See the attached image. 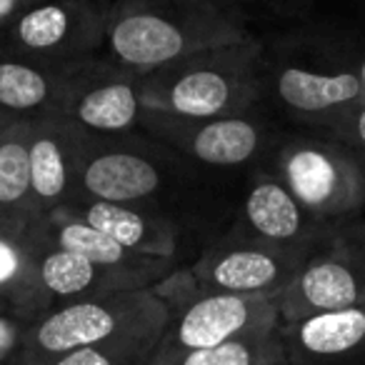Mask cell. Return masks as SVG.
Masks as SVG:
<instances>
[{
    "label": "cell",
    "mask_w": 365,
    "mask_h": 365,
    "mask_svg": "<svg viewBox=\"0 0 365 365\" xmlns=\"http://www.w3.org/2000/svg\"><path fill=\"white\" fill-rule=\"evenodd\" d=\"M263 96L303 130H328L365 106V36L303 21L263 38Z\"/></svg>",
    "instance_id": "1"
},
{
    "label": "cell",
    "mask_w": 365,
    "mask_h": 365,
    "mask_svg": "<svg viewBox=\"0 0 365 365\" xmlns=\"http://www.w3.org/2000/svg\"><path fill=\"white\" fill-rule=\"evenodd\" d=\"M253 36L210 0H115L101 56L145 76L193 53Z\"/></svg>",
    "instance_id": "2"
},
{
    "label": "cell",
    "mask_w": 365,
    "mask_h": 365,
    "mask_svg": "<svg viewBox=\"0 0 365 365\" xmlns=\"http://www.w3.org/2000/svg\"><path fill=\"white\" fill-rule=\"evenodd\" d=\"M148 110L178 118H228L265 106L263 38L208 48L140 78Z\"/></svg>",
    "instance_id": "3"
},
{
    "label": "cell",
    "mask_w": 365,
    "mask_h": 365,
    "mask_svg": "<svg viewBox=\"0 0 365 365\" xmlns=\"http://www.w3.org/2000/svg\"><path fill=\"white\" fill-rule=\"evenodd\" d=\"M205 170L145 133L91 135L83 143L78 193L83 198L173 213L188 190H198Z\"/></svg>",
    "instance_id": "4"
},
{
    "label": "cell",
    "mask_w": 365,
    "mask_h": 365,
    "mask_svg": "<svg viewBox=\"0 0 365 365\" xmlns=\"http://www.w3.org/2000/svg\"><path fill=\"white\" fill-rule=\"evenodd\" d=\"M150 290L168 305L170 318L148 365H168L193 350L275 333L280 328L275 298L205 293L190 265H175Z\"/></svg>",
    "instance_id": "5"
},
{
    "label": "cell",
    "mask_w": 365,
    "mask_h": 365,
    "mask_svg": "<svg viewBox=\"0 0 365 365\" xmlns=\"http://www.w3.org/2000/svg\"><path fill=\"white\" fill-rule=\"evenodd\" d=\"M168 305L153 290L96 295L61 303L33 320L11 365H43L63 353L128 338H160Z\"/></svg>",
    "instance_id": "6"
},
{
    "label": "cell",
    "mask_w": 365,
    "mask_h": 365,
    "mask_svg": "<svg viewBox=\"0 0 365 365\" xmlns=\"http://www.w3.org/2000/svg\"><path fill=\"white\" fill-rule=\"evenodd\" d=\"M265 165L320 220L365 218V153L323 130H283Z\"/></svg>",
    "instance_id": "7"
},
{
    "label": "cell",
    "mask_w": 365,
    "mask_h": 365,
    "mask_svg": "<svg viewBox=\"0 0 365 365\" xmlns=\"http://www.w3.org/2000/svg\"><path fill=\"white\" fill-rule=\"evenodd\" d=\"M140 133L173 148L205 173L265 165L283 135L263 108L228 118H178L145 108Z\"/></svg>",
    "instance_id": "8"
},
{
    "label": "cell",
    "mask_w": 365,
    "mask_h": 365,
    "mask_svg": "<svg viewBox=\"0 0 365 365\" xmlns=\"http://www.w3.org/2000/svg\"><path fill=\"white\" fill-rule=\"evenodd\" d=\"M365 300V218L338 220L280 293V323Z\"/></svg>",
    "instance_id": "9"
},
{
    "label": "cell",
    "mask_w": 365,
    "mask_h": 365,
    "mask_svg": "<svg viewBox=\"0 0 365 365\" xmlns=\"http://www.w3.org/2000/svg\"><path fill=\"white\" fill-rule=\"evenodd\" d=\"M108 0H38L0 33V51L46 63H81L103 53Z\"/></svg>",
    "instance_id": "10"
},
{
    "label": "cell",
    "mask_w": 365,
    "mask_h": 365,
    "mask_svg": "<svg viewBox=\"0 0 365 365\" xmlns=\"http://www.w3.org/2000/svg\"><path fill=\"white\" fill-rule=\"evenodd\" d=\"M305 258L268 245L230 225L190 263L205 293L280 298Z\"/></svg>",
    "instance_id": "11"
},
{
    "label": "cell",
    "mask_w": 365,
    "mask_h": 365,
    "mask_svg": "<svg viewBox=\"0 0 365 365\" xmlns=\"http://www.w3.org/2000/svg\"><path fill=\"white\" fill-rule=\"evenodd\" d=\"M140 78V73L115 66L106 56L81 61L63 103V115L91 135L140 133L145 115Z\"/></svg>",
    "instance_id": "12"
},
{
    "label": "cell",
    "mask_w": 365,
    "mask_h": 365,
    "mask_svg": "<svg viewBox=\"0 0 365 365\" xmlns=\"http://www.w3.org/2000/svg\"><path fill=\"white\" fill-rule=\"evenodd\" d=\"M233 225L263 243L308 258L335 223L315 218L268 165H258L248 170Z\"/></svg>",
    "instance_id": "13"
},
{
    "label": "cell",
    "mask_w": 365,
    "mask_h": 365,
    "mask_svg": "<svg viewBox=\"0 0 365 365\" xmlns=\"http://www.w3.org/2000/svg\"><path fill=\"white\" fill-rule=\"evenodd\" d=\"M86 130L66 115L31 120L28 158H31V198L38 215L71 203L78 193Z\"/></svg>",
    "instance_id": "14"
},
{
    "label": "cell",
    "mask_w": 365,
    "mask_h": 365,
    "mask_svg": "<svg viewBox=\"0 0 365 365\" xmlns=\"http://www.w3.org/2000/svg\"><path fill=\"white\" fill-rule=\"evenodd\" d=\"M290 365H365V300L280 323Z\"/></svg>",
    "instance_id": "15"
},
{
    "label": "cell",
    "mask_w": 365,
    "mask_h": 365,
    "mask_svg": "<svg viewBox=\"0 0 365 365\" xmlns=\"http://www.w3.org/2000/svg\"><path fill=\"white\" fill-rule=\"evenodd\" d=\"M78 215L81 220L91 223L101 233L110 235L128 250L153 258L178 260L180 253V220L160 210L135 208V205L108 203V200L83 198L73 195L71 203L63 205Z\"/></svg>",
    "instance_id": "16"
},
{
    "label": "cell",
    "mask_w": 365,
    "mask_h": 365,
    "mask_svg": "<svg viewBox=\"0 0 365 365\" xmlns=\"http://www.w3.org/2000/svg\"><path fill=\"white\" fill-rule=\"evenodd\" d=\"M78 63H46L0 51V113L13 120L63 115Z\"/></svg>",
    "instance_id": "17"
},
{
    "label": "cell",
    "mask_w": 365,
    "mask_h": 365,
    "mask_svg": "<svg viewBox=\"0 0 365 365\" xmlns=\"http://www.w3.org/2000/svg\"><path fill=\"white\" fill-rule=\"evenodd\" d=\"M38 235L43 243L56 245L68 253L83 255L93 263L108 265V268L123 270L135 278L145 280L148 285H155L178 265V260L170 258H153V255H140L128 250L110 235L101 233L91 223L81 220L66 208H56L51 213L38 218Z\"/></svg>",
    "instance_id": "18"
},
{
    "label": "cell",
    "mask_w": 365,
    "mask_h": 365,
    "mask_svg": "<svg viewBox=\"0 0 365 365\" xmlns=\"http://www.w3.org/2000/svg\"><path fill=\"white\" fill-rule=\"evenodd\" d=\"M36 278L48 310L71 300L96 298V295L125 293V290H150L145 280L123 270L93 263L83 255L68 253L56 245H48L38 235Z\"/></svg>",
    "instance_id": "19"
},
{
    "label": "cell",
    "mask_w": 365,
    "mask_h": 365,
    "mask_svg": "<svg viewBox=\"0 0 365 365\" xmlns=\"http://www.w3.org/2000/svg\"><path fill=\"white\" fill-rule=\"evenodd\" d=\"M38 218L41 215H0V310L28 323L48 313L36 278Z\"/></svg>",
    "instance_id": "20"
},
{
    "label": "cell",
    "mask_w": 365,
    "mask_h": 365,
    "mask_svg": "<svg viewBox=\"0 0 365 365\" xmlns=\"http://www.w3.org/2000/svg\"><path fill=\"white\" fill-rule=\"evenodd\" d=\"M31 120H13L0 135V215H38L31 198Z\"/></svg>",
    "instance_id": "21"
},
{
    "label": "cell",
    "mask_w": 365,
    "mask_h": 365,
    "mask_svg": "<svg viewBox=\"0 0 365 365\" xmlns=\"http://www.w3.org/2000/svg\"><path fill=\"white\" fill-rule=\"evenodd\" d=\"M168 365H290L285 358L283 340L278 330L265 335H248V338L228 340L213 348L193 350Z\"/></svg>",
    "instance_id": "22"
},
{
    "label": "cell",
    "mask_w": 365,
    "mask_h": 365,
    "mask_svg": "<svg viewBox=\"0 0 365 365\" xmlns=\"http://www.w3.org/2000/svg\"><path fill=\"white\" fill-rule=\"evenodd\" d=\"M223 8L228 16L250 28V23H268V26L290 28L303 21H310L313 0H210Z\"/></svg>",
    "instance_id": "23"
},
{
    "label": "cell",
    "mask_w": 365,
    "mask_h": 365,
    "mask_svg": "<svg viewBox=\"0 0 365 365\" xmlns=\"http://www.w3.org/2000/svg\"><path fill=\"white\" fill-rule=\"evenodd\" d=\"M160 338H128L63 353L43 365H148Z\"/></svg>",
    "instance_id": "24"
},
{
    "label": "cell",
    "mask_w": 365,
    "mask_h": 365,
    "mask_svg": "<svg viewBox=\"0 0 365 365\" xmlns=\"http://www.w3.org/2000/svg\"><path fill=\"white\" fill-rule=\"evenodd\" d=\"M28 325H31L28 320L0 310V365H11V360L16 358L23 338H26Z\"/></svg>",
    "instance_id": "25"
},
{
    "label": "cell",
    "mask_w": 365,
    "mask_h": 365,
    "mask_svg": "<svg viewBox=\"0 0 365 365\" xmlns=\"http://www.w3.org/2000/svg\"><path fill=\"white\" fill-rule=\"evenodd\" d=\"M323 133H328V135L338 138V140L348 143V145L365 153V106L355 108L353 113L340 118L333 128H328V130H323Z\"/></svg>",
    "instance_id": "26"
},
{
    "label": "cell",
    "mask_w": 365,
    "mask_h": 365,
    "mask_svg": "<svg viewBox=\"0 0 365 365\" xmlns=\"http://www.w3.org/2000/svg\"><path fill=\"white\" fill-rule=\"evenodd\" d=\"M36 0H0V33L6 31L11 23H16Z\"/></svg>",
    "instance_id": "27"
},
{
    "label": "cell",
    "mask_w": 365,
    "mask_h": 365,
    "mask_svg": "<svg viewBox=\"0 0 365 365\" xmlns=\"http://www.w3.org/2000/svg\"><path fill=\"white\" fill-rule=\"evenodd\" d=\"M11 123H13V118H8L6 113H0V135L6 133V128L11 125Z\"/></svg>",
    "instance_id": "28"
},
{
    "label": "cell",
    "mask_w": 365,
    "mask_h": 365,
    "mask_svg": "<svg viewBox=\"0 0 365 365\" xmlns=\"http://www.w3.org/2000/svg\"><path fill=\"white\" fill-rule=\"evenodd\" d=\"M358 3H360V6H363V8H365V0H358Z\"/></svg>",
    "instance_id": "29"
},
{
    "label": "cell",
    "mask_w": 365,
    "mask_h": 365,
    "mask_svg": "<svg viewBox=\"0 0 365 365\" xmlns=\"http://www.w3.org/2000/svg\"><path fill=\"white\" fill-rule=\"evenodd\" d=\"M36 3H38V0H36Z\"/></svg>",
    "instance_id": "30"
}]
</instances>
